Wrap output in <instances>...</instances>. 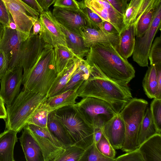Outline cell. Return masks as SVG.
I'll list each match as a JSON object with an SVG mask.
<instances>
[{"label":"cell","instance_id":"6da1fadb","mask_svg":"<svg viewBox=\"0 0 161 161\" xmlns=\"http://www.w3.org/2000/svg\"><path fill=\"white\" fill-rule=\"evenodd\" d=\"M86 60L93 73L114 80L128 84L135 76L133 66L111 44H95L89 48Z\"/></svg>","mask_w":161,"mask_h":161},{"label":"cell","instance_id":"7a4b0ae2","mask_svg":"<svg viewBox=\"0 0 161 161\" xmlns=\"http://www.w3.org/2000/svg\"><path fill=\"white\" fill-rule=\"evenodd\" d=\"M78 97H92L109 104L118 114L133 98L128 84L93 73L77 91Z\"/></svg>","mask_w":161,"mask_h":161},{"label":"cell","instance_id":"3957f363","mask_svg":"<svg viewBox=\"0 0 161 161\" xmlns=\"http://www.w3.org/2000/svg\"><path fill=\"white\" fill-rule=\"evenodd\" d=\"M58 75L54 47L45 43L37 61L23 78L22 84L26 90L48 95Z\"/></svg>","mask_w":161,"mask_h":161},{"label":"cell","instance_id":"277c9868","mask_svg":"<svg viewBox=\"0 0 161 161\" xmlns=\"http://www.w3.org/2000/svg\"><path fill=\"white\" fill-rule=\"evenodd\" d=\"M48 97L23 88L10 105L6 107V128L18 132L23 129L32 114Z\"/></svg>","mask_w":161,"mask_h":161},{"label":"cell","instance_id":"5b68a950","mask_svg":"<svg viewBox=\"0 0 161 161\" xmlns=\"http://www.w3.org/2000/svg\"><path fill=\"white\" fill-rule=\"evenodd\" d=\"M63 124L73 143L85 150L94 142L93 126L81 116L74 106H68L53 111Z\"/></svg>","mask_w":161,"mask_h":161},{"label":"cell","instance_id":"8992f818","mask_svg":"<svg viewBox=\"0 0 161 161\" xmlns=\"http://www.w3.org/2000/svg\"><path fill=\"white\" fill-rule=\"evenodd\" d=\"M148 104L144 99L133 98L119 113L125 130L124 142L121 149L123 152L127 153L138 148V136Z\"/></svg>","mask_w":161,"mask_h":161},{"label":"cell","instance_id":"52a82bcc","mask_svg":"<svg viewBox=\"0 0 161 161\" xmlns=\"http://www.w3.org/2000/svg\"><path fill=\"white\" fill-rule=\"evenodd\" d=\"M15 24L16 30L27 37L40 14L21 0H2Z\"/></svg>","mask_w":161,"mask_h":161},{"label":"cell","instance_id":"ba28073f","mask_svg":"<svg viewBox=\"0 0 161 161\" xmlns=\"http://www.w3.org/2000/svg\"><path fill=\"white\" fill-rule=\"evenodd\" d=\"M42 152L44 161H57L65 150V147L49 131L32 124L25 125Z\"/></svg>","mask_w":161,"mask_h":161},{"label":"cell","instance_id":"9c48e42d","mask_svg":"<svg viewBox=\"0 0 161 161\" xmlns=\"http://www.w3.org/2000/svg\"><path fill=\"white\" fill-rule=\"evenodd\" d=\"M161 4L158 7L147 30L141 37H136L132 54L134 61L142 67L148 66V55L154 37L161 30Z\"/></svg>","mask_w":161,"mask_h":161},{"label":"cell","instance_id":"30bf717a","mask_svg":"<svg viewBox=\"0 0 161 161\" xmlns=\"http://www.w3.org/2000/svg\"><path fill=\"white\" fill-rule=\"evenodd\" d=\"M74 106L83 119L92 126L97 118H100L107 122L117 114L106 102L92 97H83Z\"/></svg>","mask_w":161,"mask_h":161},{"label":"cell","instance_id":"8fae6325","mask_svg":"<svg viewBox=\"0 0 161 161\" xmlns=\"http://www.w3.org/2000/svg\"><path fill=\"white\" fill-rule=\"evenodd\" d=\"M27 38L16 29L3 26L0 49L7 57L8 62L7 70H12L20 65L23 43Z\"/></svg>","mask_w":161,"mask_h":161},{"label":"cell","instance_id":"7c38bea8","mask_svg":"<svg viewBox=\"0 0 161 161\" xmlns=\"http://www.w3.org/2000/svg\"><path fill=\"white\" fill-rule=\"evenodd\" d=\"M52 14L57 21L77 34L80 35V29L84 26L94 28L87 14L80 8L73 9L54 7Z\"/></svg>","mask_w":161,"mask_h":161},{"label":"cell","instance_id":"4fadbf2b","mask_svg":"<svg viewBox=\"0 0 161 161\" xmlns=\"http://www.w3.org/2000/svg\"><path fill=\"white\" fill-rule=\"evenodd\" d=\"M39 19L41 25L39 34L45 43L53 47L60 46L69 48L65 35L50 11H43L40 14Z\"/></svg>","mask_w":161,"mask_h":161},{"label":"cell","instance_id":"5bb4252c","mask_svg":"<svg viewBox=\"0 0 161 161\" xmlns=\"http://www.w3.org/2000/svg\"><path fill=\"white\" fill-rule=\"evenodd\" d=\"M46 43L39 34L34 35L31 32L22 44L20 65L23 70L25 77L37 61Z\"/></svg>","mask_w":161,"mask_h":161},{"label":"cell","instance_id":"9a60e30c","mask_svg":"<svg viewBox=\"0 0 161 161\" xmlns=\"http://www.w3.org/2000/svg\"><path fill=\"white\" fill-rule=\"evenodd\" d=\"M22 71V67L19 65L12 70H7L0 79V97L6 107L10 105L20 92Z\"/></svg>","mask_w":161,"mask_h":161},{"label":"cell","instance_id":"2e32d148","mask_svg":"<svg viewBox=\"0 0 161 161\" xmlns=\"http://www.w3.org/2000/svg\"><path fill=\"white\" fill-rule=\"evenodd\" d=\"M84 5L99 15L103 20L111 23L119 34L125 28L123 15L119 13L107 0H82Z\"/></svg>","mask_w":161,"mask_h":161},{"label":"cell","instance_id":"e0dca14e","mask_svg":"<svg viewBox=\"0 0 161 161\" xmlns=\"http://www.w3.org/2000/svg\"><path fill=\"white\" fill-rule=\"evenodd\" d=\"M103 133L115 149H121L125 137L124 121L119 114L106 122L103 126Z\"/></svg>","mask_w":161,"mask_h":161},{"label":"cell","instance_id":"ac0fdd59","mask_svg":"<svg viewBox=\"0 0 161 161\" xmlns=\"http://www.w3.org/2000/svg\"><path fill=\"white\" fill-rule=\"evenodd\" d=\"M80 33L84 45L89 48L97 43L111 44L116 48L119 42V35L109 33L100 29L85 26L80 29Z\"/></svg>","mask_w":161,"mask_h":161},{"label":"cell","instance_id":"d6986e66","mask_svg":"<svg viewBox=\"0 0 161 161\" xmlns=\"http://www.w3.org/2000/svg\"><path fill=\"white\" fill-rule=\"evenodd\" d=\"M19 138L27 161H44L42 152L38 144L25 125Z\"/></svg>","mask_w":161,"mask_h":161},{"label":"cell","instance_id":"ffe728a7","mask_svg":"<svg viewBox=\"0 0 161 161\" xmlns=\"http://www.w3.org/2000/svg\"><path fill=\"white\" fill-rule=\"evenodd\" d=\"M156 0H130L123 16L124 21L127 25L133 24L136 27L143 14Z\"/></svg>","mask_w":161,"mask_h":161},{"label":"cell","instance_id":"44dd1931","mask_svg":"<svg viewBox=\"0 0 161 161\" xmlns=\"http://www.w3.org/2000/svg\"><path fill=\"white\" fill-rule=\"evenodd\" d=\"M138 148L144 161H161V134H154Z\"/></svg>","mask_w":161,"mask_h":161},{"label":"cell","instance_id":"7402d4cb","mask_svg":"<svg viewBox=\"0 0 161 161\" xmlns=\"http://www.w3.org/2000/svg\"><path fill=\"white\" fill-rule=\"evenodd\" d=\"M136 27L131 24L125 27L119 34V40L116 49L125 59L130 57L134 50L136 36Z\"/></svg>","mask_w":161,"mask_h":161},{"label":"cell","instance_id":"603a6c76","mask_svg":"<svg viewBox=\"0 0 161 161\" xmlns=\"http://www.w3.org/2000/svg\"><path fill=\"white\" fill-rule=\"evenodd\" d=\"M79 87L48 97L46 103L49 111L51 112L64 107L74 105L78 97L77 91Z\"/></svg>","mask_w":161,"mask_h":161},{"label":"cell","instance_id":"cb8c5ba5","mask_svg":"<svg viewBox=\"0 0 161 161\" xmlns=\"http://www.w3.org/2000/svg\"><path fill=\"white\" fill-rule=\"evenodd\" d=\"M18 132L7 129L0 134V161H14V152Z\"/></svg>","mask_w":161,"mask_h":161},{"label":"cell","instance_id":"d4e9b609","mask_svg":"<svg viewBox=\"0 0 161 161\" xmlns=\"http://www.w3.org/2000/svg\"><path fill=\"white\" fill-rule=\"evenodd\" d=\"M56 20L65 35L68 47L78 57L83 58L86 56L89 48L84 45L81 36L72 32Z\"/></svg>","mask_w":161,"mask_h":161},{"label":"cell","instance_id":"484cf974","mask_svg":"<svg viewBox=\"0 0 161 161\" xmlns=\"http://www.w3.org/2000/svg\"><path fill=\"white\" fill-rule=\"evenodd\" d=\"M47 127L50 132L65 147L73 145L66 129L56 117L53 111L48 115Z\"/></svg>","mask_w":161,"mask_h":161},{"label":"cell","instance_id":"4316f807","mask_svg":"<svg viewBox=\"0 0 161 161\" xmlns=\"http://www.w3.org/2000/svg\"><path fill=\"white\" fill-rule=\"evenodd\" d=\"M80 58L75 57L68 64L64 70L58 75L57 79L49 93L48 97L58 94L63 89L77 68Z\"/></svg>","mask_w":161,"mask_h":161},{"label":"cell","instance_id":"83f0119b","mask_svg":"<svg viewBox=\"0 0 161 161\" xmlns=\"http://www.w3.org/2000/svg\"><path fill=\"white\" fill-rule=\"evenodd\" d=\"M156 133H157L150 108H147L140 125L138 136L137 143L138 146Z\"/></svg>","mask_w":161,"mask_h":161},{"label":"cell","instance_id":"f1b7e54d","mask_svg":"<svg viewBox=\"0 0 161 161\" xmlns=\"http://www.w3.org/2000/svg\"><path fill=\"white\" fill-rule=\"evenodd\" d=\"M54 49L56 69L58 75L64 70L71 61L77 56L69 49L64 47L56 46L54 47Z\"/></svg>","mask_w":161,"mask_h":161},{"label":"cell","instance_id":"f546056e","mask_svg":"<svg viewBox=\"0 0 161 161\" xmlns=\"http://www.w3.org/2000/svg\"><path fill=\"white\" fill-rule=\"evenodd\" d=\"M161 0H157L144 12L139 19L136 27V36L141 37L145 32L153 18Z\"/></svg>","mask_w":161,"mask_h":161},{"label":"cell","instance_id":"4dcf8cb0","mask_svg":"<svg viewBox=\"0 0 161 161\" xmlns=\"http://www.w3.org/2000/svg\"><path fill=\"white\" fill-rule=\"evenodd\" d=\"M142 85L147 96L151 99L155 98L157 86V72L155 66L151 65L148 67Z\"/></svg>","mask_w":161,"mask_h":161},{"label":"cell","instance_id":"1f68e13d","mask_svg":"<svg viewBox=\"0 0 161 161\" xmlns=\"http://www.w3.org/2000/svg\"><path fill=\"white\" fill-rule=\"evenodd\" d=\"M46 101L41 103L35 110L28 119L27 124H32L41 127L47 128L48 116L51 112L47 107Z\"/></svg>","mask_w":161,"mask_h":161},{"label":"cell","instance_id":"d6a6232c","mask_svg":"<svg viewBox=\"0 0 161 161\" xmlns=\"http://www.w3.org/2000/svg\"><path fill=\"white\" fill-rule=\"evenodd\" d=\"M114 159L106 157L102 154L93 143L86 150L80 161H114Z\"/></svg>","mask_w":161,"mask_h":161},{"label":"cell","instance_id":"836d02e7","mask_svg":"<svg viewBox=\"0 0 161 161\" xmlns=\"http://www.w3.org/2000/svg\"><path fill=\"white\" fill-rule=\"evenodd\" d=\"M85 150L74 145L65 147V150L57 161H80Z\"/></svg>","mask_w":161,"mask_h":161},{"label":"cell","instance_id":"e575fe53","mask_svg":"<svg viewBox=\"0 0 161 161\" xmlns=\"http://www.w3.org/2000/svg\"><path fill=\"white\" fill-rule=\"evenodd\" d=\"M150 64L155 66L161 65V38L157 37L151 46L148 55Z\"/></svg>","mask_w":161,"mask_h":161},{"label":"cell","instance_id":"d590c367","mask_svg":"<svg viewBox=\"0 0 161 161\" xmlns=\"http://www.w3.org/2000/svg\"><path fill=\"white\" fill-rule=\"evenodd\" d=\"M150 108L157 133L161 134V99L153 98Z\"/></svg>","mask_w":161,"mask_h":161},{"label":"cell","instance_id":"8d00e7d4","mask_svg":"<svg viewBox=\"0 0 161 161\" xmlns=\"http://www.w3.org/2000/svg\"><path fill=\"white\" fill-rule=\"evenodd\" d=\"M96 145L98 150L103 155L112 159L115 158V150L103 133L100 139Z\"/></svg>","mask_w":161,"mask_h":161},{"label":"cell","instance_id":"74e56055","mask_svg":"<svg viewBox=\"0 0 161 161\" xmlns=\"http://www.w3.org/2000/svg\"><path fill=\"white\" fill-rule=\"evenodd\" d=\"M85 80V76L84 72L79 69L78 67L72 75L66 85L59 93L77 87H79Z\"/></svg>","mask_w":161,"mask_h":161},{"label":"cell","instance_id":"f35d334b","mask_svg":"<svg viewBox=\"0 0 161 161\" xmlns=\"http://www.w3.org/2000/svg\"><path fill=\"white\" fill-rule=\"evenodd\" d=\"M79 4L80 8L87 14L93 24L94 28L97 30L100 29L104 31L107 32L103 28V20L100 17L90 8L86 6L82 0L79 2Z\"/></svg>","mask_w":161,"mask_h":161},{"label":"cell","instance_id":"ab89813d","mask_svg":"<svg viewBox=\"0 0 161 161\" xmlns=\"http://www.w3.org/2000/svg\"><path fill=\"white\" fill-rule=\"evenodd\" d=\"M114 161H144L138 148L127 152L114 158Z\"/></svg>","mask_w":161,"mask_h":161},{"label":"cell","instance_id":"60d3db41","mask_svg":"<svg viewBox=\"0 0 161 161\" xmlns=\"http://www.w3.org/2000/svg\"><path fill=\"white\" fill-rule=\"evenodd\" d=\"M12 20L13 19L4 3L0 0V23L4 26L9 27Z\"/></svg>","mask_w":161,"mask_h":161},{"label":"cell","instance_id":"b9f144b4","mask_svg":"<svg viewBox=\"0 0 161 161\" xmlns=\"http://www.w3.org/2000/svg\"><path fill=\"white\" fill-rule=\"evenodd\" d=\"M53 6L69 9H80L79 2L75 0H56Z\"/></svg>","mask_w":161,"mask_h":161},{"label":"cell","instance_id":"7bdbcfd3","mask_svg":"<svg viewBox=\"0 0 161 161\" xmlns=\"http://www.w3.org/2000/svg\"><path fill=\"white\" fill-rule=\"evenodd\" d=\"M107 0L115 10L123 15L127 5L126 0Z\"/></svg>","mask_w":161,"mask_h":161},{"label":"cell","instance_id":"ee69618b","mask_svg":"<svg viewBox=\"0 0 161 161\" xmlns=\"http://www.w3.org/2000/svg\"><path fill=\"white\" fill-rule=\"evenodd\" d=\"M78 68L84 72L85 80L87 79L91 74L93 72L92 67L88 64L86 60L83 58H80Z\"/></svg>","mask_w":161,"mask_h":161},{"label":"cell","instance_id":"f6af8a7d","mask_svg":"<svg viewBox=\"0 0 161 161\" xmlns=\"http://www.w3.org/2000/svg\"><path fill=\"white\" fill-rule=\"evenodd\" d=\"M8 62L6 56L0 49V79L8 70Z\"/></svg>","mask_w":161,"mask_h":161},{"label":"cell","instance_id":"bcb514c9","mask_svg":"<svg viewBox=\"0 0 161 161\" xmlns=\"http://www.w3.org/2000/svg\"><path fill=\"white\" fill-rule=\"evenodd\" d=\"M155 67L157 72V86L155 98L161 99V65Z\"/></svg>","mask_w":161,"mask_h":161},{"label":"cell","instance_id":"7dc6e473","mask_svg":"<svg viewBox=\"0 0 161 161\" xmlns=\"http://www.w3.org/2000/svg\"><path fill=\"white\" fill-rule=\"evenodd\" d=\"M103 25L104 29L108 33L119 35V33L117 30L110 22L107 21L103 20Z\"/></svg>","mask_w":161,"mask_h":161},{"label":"cell","instance_id":"c3c4849f","mask_svg":"<svg viewBox=\"0 0 161 161\" xmlns=\"http://www.w3.org/2000/svg\"><path fill=\"white\" fill-rule=\"evenodd\" d=\"M40 14L44 10L36 0H21Z\"/></svg>","mask_w":161,"mask_h":161},{"label":"cell","instance_id":"681fc988","mask_svg":"<svg viewBox=\"0 0 161 161\" xmlns=\"http://www.w3.org/2000/svg\"><path fill=\"white\" fill-rule=\"evenodd\" d=\"M33 26V31L31 32V34L34 35L39 34L41 29V25L39 18L34 22Z\"/></svg>","mask_w":161,"mask_h":161},{"label":"cell","instance_id":"f907efd6","mask_svg":"<svg viewBox=\"0 0 161 161\" xmlns=\"http://www.w3.org/2000/svg\"><path fill=\"white\" fill-rule=\"evenodd\" d=\"M7 116V110L5 108V103L0 97V119L5 120Z\"/></svg>","mask_w":161,"mask_h":161},{"label":"cell","instance_id":"816d5d0a","mask_svg":"<svg viewBox=\"0 0 161 161\" xmlns=\"http://www.w3.org/2000/svg\"><path fill=\"white\" fill-rule=\"evenodd\" d=\"M56 0H43V9L44 11L48 10L49 8Z\"/></svg>","mask_w":161,"mask_h":161},{"label":"cell","instance_id":"f5cc1de1","mask_svg":"<svg viewBox=\"0 0 161 161\" xmlns=\"http://www.w3.org/2000/svg\"><path fill=\"white\" fill-rule=\"evenodd\" d=\"M3 26V25L0 23V42L2 36Z\"/></svg>","mask_w":161,"mask_h":161},{"label":"cell","instance_id":"db71d44e","mask_svg":"<svg viewBox=\"0 0 161 161\" xmlns=\"http://www.w3.org/2000/svg\"><path fill=\"white\" fill-rule=\"evenodd\" d=\"M38 3L43 9V0H36Z\"/></svg>","mask_w":161,"mask_h":161},{"label":"cell","instance_id":"11a10c76","mask_svg":"<svg viewBox=\"0 0 161 161\" xmlns=\"http://www.w3.org/2000/svg\"><path fill=\"white\" fill-rule=\"evenodd\" d=\"M75 0L77 2H80L81 1V0Z\"/></svg>","mask_w":161,"mask_h":161},{"label":"cell","instance_id":"9f6ffc18","mask_svg":"<svg viewBox=\"0 0 161 161\" xmlns=\"http://www.w3.org/2000/svg\"><path fill=\"white\" fill-rule=\"evenodd\" d=\"M130 0H126V1L127 2H129Z\"/></svg>","mask_w":161,"mask_h":161}]
</instances>
